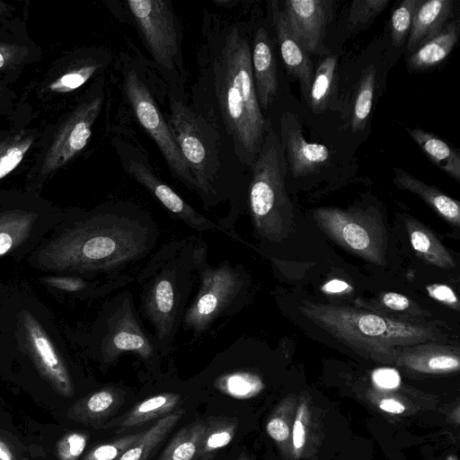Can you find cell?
<instances>
[{
    "mask_svg": "<svg viewBox=\"0 0 460 460\" xmlns=\"http://www.w3.org/2000/svg\"><path fill=\"white\" fill-rule=\"evenodd\" d=\"M376 82V68L369 66L361 77L353 102L350 126L355 131L366 127L372 110Z\"/></svg>",
    "mask_w": 460,
    "mask_h": 460,
    "instance_id": "29",
    "label": "cell"
},
{
    "mask_svg": "<svg viewBox=\"0 0 460 460\" xmlns=\"http://www.w3.org/2000/svg\"><path fill=\"white\" fill-rule=\"evenodd\" d=\"M282 125L287 161L294 177L314 173L329 161V149L323 144L306 141L296 123L288 127L282 121Z\"/></svg>",
    "mask_w": 460,
    "mask_h": 460,
    "instance_id": "16",
    "label": "cell"
},
{
    "mask_svg": "<svg viewBox=\"0 0 460 460\" xmlns=\"http://www.w3.org/2000/svg\"><path fill=\"white\" fill-rule=\"evenodd\" d=\"M346 288H347L346 283L337 281V280L330 282L325 287V288L332 293L341 292L344 289H346Z\"/></svg>",
    "mask_w": 460,
    "mask_h": 460,
    "instance_id": "42",
    "label": "cell"
},
{
    "mask_svg": "<svg viewBox=\"0 0 460 460\" xmlns=\"http://www.w3.org/2000/svg\"><path fill=\"white\" fill-rule=\"evenodd\" d=\"M410 137L428 158L455 181L460 180V154L436 135L420 128H407Z\"/></svg>",
    "mask_w": 460,
    "mask_h": 460,
    "instance_id": "21",
    "label": "cell"
},
{
    "mask_svg": "<svg viewBox=\"0 0 460 460\" xmlns=\"http://www.w3.org/2000/svg\"><path fill=\"white\" fill-rule=\"evenodd\" d=\"M237 422L234 419H220L206 423L205 431L199 445V459L227 446L234 438Z\"/></svg>",
    "mask_w": 460,
    "mask_h": 460,
    "instance_id": "31",
    "label": "cell"
},
{
    "mask_svg": "<svg viewBox=\"0 0 460 460\" xmlns=\"http://www.w3.org/2000/svg\"><path fill=\"white\" fill-rule=\"evenodd\" d=\"M309 410L308 402L301 398L296 408L291 430L293 452L297 457L302 456L310 434L309 424L311 415Z\"/></svg>",
    "mask_w": 460,
    "mask_h": 460,
    "instance_id": "34",
    "label": "cell"
},
{
    "mask_svg": "<svg viewBox=\"0 0 460 460\" xmlns=\"http://www.w3.org/2000/svg\"><path fill=\"white\" fill-rule=\"evenodd\" d=\"M214 3L217 4V5H219L221 7H227L228 4H234V2L231 1V0H227V1H223V0H217V1H214Z\"/></svg>",
    "mask_w": 460,
    "mask_h": 460,
    "instance_id": "44",
    "label": "cell"
},
{
    "mask_svg": "<svg viewBox=\"0 0 460 460\" xmlns=\"http://www.w3.org/2000/svg\"><path fill=\"white\" fill-rule=\"evenodd\" d=\"M271 17L282 60L288 74L298 81L301 93L307 101L314 70L309 54L290 32L282 10L277 2H271Z\"/></svg>",
    "mask_w": 460,
    "mask_h": 460,
    "instance_id": "14",
    "label": "cell"
},
{
    "mask_svg": "<svg viewBox=\"0 0 460 460\" xmlns=\"http://www.w3.org/2000/svg\"><path fill=\"white\" fill-rule=\"evenodd\" d=\"M313 218L318 228L343 249L370 263L386 264L387 232L376 209L323 207L314 210Z\"/></svg>",
    "mask_w": 460,
    "mask_h": 460,
    "instance_id": "8",
    "label": "cell"
},
{
    "mask_svg": "<svg viewBox=\"0 0 460 460\" xmlns=\"http://www.w3.org/2000/svg\"><path fill=\"white\" fill-rule=\"evenodd\" d=\"M196 109L222 131L243 165L252 167L266 134L252 69L251 47L237 22L206 12L199 49Z\"/></svg>",
    "mask_w": 460,
    "mask_h": 460,
    "instance_id": "1",
    "label": "cell"
},
{
    "mask_svg": "<svg viewBox=\"0 0 460 460\" xmlns=\"http://www.w3.org/2000/svg\"><path fill=\"white\" fill-rule=\"evenodd\" d=\"M252 76L261 109H268L278 92L277 66L271 40L264 27H259L251 49Z\"/></svg>",
    "mask_w": 460,
    "mask_h": 460,
    "instance_id": "15",
    "label": "cell"
},
{
    "mask_svg": "<svg viewBox=\"0 0 460 460\" xmlns=\"http://www.w3.org/2000/svg\"><path fill=\"white\" fill-rule=\"evenodd\" d=\"M459 20L448 22L434 38L416 49L407 59L411 71H421L436 66L452 51L459 36Z\"/></svg>",
    "mask_w": 460,
    "mask_h": 460,
    "instance_id": "20",
    "label": "cell"
},
{
    "mask_svg": "<svg viewBox=\"0 0 460 460\" xmlns=\"http://www.w3.org/2000/svg\"><path fill=\"white\" fill-rule=\"evenodd\" d=\"M363 306L385 317L407 323L429 322L425 319L431 315L408 296L392 291L379 294Z\"/></svg>",
    "mask_w": 460,
    "mask_h": 460,
    "instance_id": "22",
    "label": "cell"
},
{
    "mask_svg": "<svg viewBox=\"0 0 460 460\" xmlns=\"http://www.w3.org/2000/svg\"><path fill=\"white\" fill-rule=\"evenodd\" d=\"M338 58L334 55L325 57L314 73L311 87L308 93V105L314 113L325 111L331 97Z\"/></svg>",
    "mask_w": 460,
    "mask_h": 460,
    "instance_id": "28",
    "label": "cell"
},
{
    "mask_svg": "<svg viewBox=\"0 0 460 460\" xmlns=\"http://www.w3.org/2000/svg\"><path fill=\"white\" fill-rule=\"evenodd\" d=\"M94 345L102 361L107 365L116 362L125 353H133L146 363L155 362L161 356L128 289L117 293L105 304L95 327Z\"/></svg>",
    "mask_w": 460,
    "mask_h": 460,
    "instance_id": "7",
    "label": "cell"
},
{
    "mask_svg": "<svg viewBox=\"0 0 460 460\" xmlns=\"http://www.w3.org/2000/svg\"><path fill=\"white\" fill-rule=\"evenodd\" d=\"M390 3V0H355L351 3L348 25L351 30L370 24Z\"/></svg>",
    "mask_w": 460,
    "mask_h": 460,
    "instance_id": "33",
    "label": "cell"
},
{
    "mask_svg": "<svg viewBox=\"0 0 460 460\" xmlns=\"http://www.w3.org/2000/svg\"><path fill=\"white\" fill-rule=\"evenodd\" d=\"M294 401L291 397L282 401L266 423V431L268 435L279 445V447L288 453L291 450V430H292V409Z\"/></svg>",
    "mask_w": 460,
    "mask_h": 460,
    "instance_id": "30",
    "label": "cell"
},
{
    "mask_svg": "<svg viewBox=\"0 0 460 460\" xmlns=\"http://www.w3.org/2000/svg\"><path fill=\"white\" fill-rule=\"evenodd\" d=\"M87 437L82 433H70L58 445V455L61 460H77L83 454Z\"/></svg>",
    "mask_w": 460,
    "mask_h": 460,
    "instance_id": "36",
    "label": "cell"
},
{
    "mask_svg": "<svg viewBox=\"0 0 460 460\" xmlns=\"http://www.w3.org/2000/svg\"><path fill=\"white\" fill-rule=\"evenodd\" d=\"M125 391L117 386L102 388L76 406V414L84 421L101 423L112 416L123 404Z\"/></svg>",
    "mask_w": 460,
    "mask_h": 460,
    "instance_id": "24",
    "label": "cell"
},
{
    "mask_svg": "<svg viewBox=\"0 0 460 460\" xmlns=\"http://www.w3.org/2000/svg\"><path fill=\"white\" fill-rule=\"evenodd\" d=\"M205 428L206 422L197 420L180 429L158 460H198Z\"/></svg>",
    "mask_w": 460,
    "mask_h": 460,
    "instance_id": "27",
    "label": "cell"
},
{
    "mask_svg": "<svg viewBox=\"0 0 460 460\" xmlns=\"http://www.w3.org/2000/svg\"><path fill=\"white\" fill-rule=\"evenodd\" d=\"M115 148L125 172L146 188L174 217L199 232L221 230L196 210L154 172L141 146L115 139Z\"/></svg>",
    "mask_w": 460,
    "mask_h": 460,
    "instance_id": "11",
    "label": "cell"
},
{
    "mask_svg": "<svg viewBox=\"0 0 460 460\" xmlns=\"http://www.w3.org/2000/svg\"><path fill=\"white\" fill-rule=\"evenodd\" d=\"M405 228L415 252L424 261L438 268H456V261L435 234L412 217L404 220Z\"/></svg>",
    "mask_w": 460,
    "mask_h": 460,
    "instance_id": "19",
    "label": "cell"
},
{
    "mask_svg": "<svg viewBox=\"0 0 460 460\" xmlns=\"http://www.w3.org/2000/svg\"><path fill=\"white\" fill-rule=\"evenodd\" d=\"M454 9L452 0H427L418 8L408 34L406 50L412 53L437 36L448 23Z\"/></svg>",
    "mask_w": 460,
    "mask_h": 460,
    "instance_id": "17",
    "label": "cell"
},
{
    "mask_svg": "<svg viewBox=\"0 0 460 460\" xmlns=\"http://www.w3.org/2000/svg\"><path fill=\"white\" fill-rule=\"evenodd\" d=\"M181 400L176 393H162L136 404L111 427L128 429L170 414Z\"/></svg>",
    "mask_w": 460,
    "mask_h": 460,
    "instance_id": "23",
    "label": "cell"
},
{
    "mask_svg": "<svg viewBox=\"0 0 460 460\" xmlns=\"http://www.w3.org/2000/svg\"><path fill=\"white\" fill-rule=\"evenodd\" d=\"M424 0H404L393 12L391 38L394 46L400 47L408 37L413 17Z\"/></svg>",
    "mask_w": 460,
    "mask_h": 460,
    "instance_id": "32",
    "label": "cell"
},
{
    "mask_svg": "<svg viewBox=\"0 0 460 460\" xmlns=\"http://www.w3.org/2000/svg\"><path fill=\"white\" fill-rule=\"evenodd\" d=\"M378 406L383 411L391 414H402L405 411L404 404L394 398H384L378 402Z\"/></svg>",
    "mask_w": 460,
    "mask_h": 460,
    "instance_id": "41",
    "label": "cell"
},
{
    "mask_svg": "<svg viewBox=\"0 0 460 460\" xmlns=\"http://www.w3.org/2000/svg\"><path fill=\"white\" fill-rule=\"evenodd\" d=\"M99 65H89L78 70L67 73L61 76V78L54 85L65 91L74 90L84 84L98 69Z\"/></svg>",
    "mask_w": 460,
    "mask_h": 460,
    "instance_id": "37",
    "label": "cell"
},
{
    "mask_svg": "<svg viewBox=\"0 0 460 460\" xmlns=\"http://www.w3.org/2000/svg\"><path fill=\"white\" fill-rule=\"evenodd\" d=\"M447 460H456V458L455 456H451L447 457Z\"/></svg>",
    "mask_w": 460,
    "mask_h": 460,
    "instance_id": "47",
    "label": "cell"
},
{
    "mask_svg": "<svg viewBox=\"0 0 460 460\" xmlns=\"http://www.w3.org/2000/svg\"><path fill=\"white\" fill-rule=\"evenodd\" d=\"M0 460H13L8 447L0 440Z\"/></svg>",
    "mask_w": 460,
    "mask_h": 460,
    "instance_id": "43",
    "label": "cell"
},
{
    "mask_svg": "<svg viewBox=\"0 0 460 460\" xmlns=\"http://www.w3.org/2000/svg\"><path fill=\"white\" fill-rule=\"evenodd\" d=\"M235 460H252L247 454L242 452Z\"/></svg>",
    "mask_w": 460,
    "mask_h": 460,
    "instance_id": "45",
    "label": "cell"
},
{
    "mask_svg": "<svg viewBox=\"0 0 460 460\" xmlns=\"http://www.w3.org/2000/svg\"><path fill=\"white\" fill-rule=\"evenodd\" d=\"M374 385L383 390H394L400 386L401 376L399 372L392 367H379L371 375Z\"/></svg>",
    "mask_w": 460,
    "mask_h": 460,
    "instance_id": "39",
    "label": "cell"
},
{
    "mask_svg": "<svg viewBox=\"0 0 460 460\" xmlns=\"http://www.w3.org/2000/svg\"><path fill=\"white\" fill-rule=\"evenodd\" d=\"M429 296L441 304L459 311V300L454 290L446 284L435 283L426 288Z\"/></svg>",
    "mask_w": 460,
    "mask_h": 460,
    "instance_id": "38",
    "label": "cell"
},
{
    "mask_svg": "<svg viewBox=\"0 0 460 460\" xmlns=\"http://www.w3.org/2000/svg\"><path fill=\"white\" fill-rule=\"evenodd\" d=\"M283 151L275 132L270 129L251 167L247 208L254 234L264 243L283 242L294 226V208L285 188Z\"/></svg>",
    "mask_w": 460,
    "mask_h": 460,
    "instance_id": "5",
    "label": "cell"
},
{
    "mask_svg": "<svg viewBox=\"0 0 460 460\" xmlns=\"http://www.w3.org/2000/svg\"><path fill=\"white\" fill-rule=\"evenodd\" d=\"M167 123L196 184V192L206 209L227 201L228 214L217 225L236 238L234 226L243 210L237 191L223 178L219 155V132L179 94L168 93Z\"/></svg>",
    "mask_w": 460,
    "mask_h": 460,
    "instance_id": "4",
    "label": "cell"
},
{
    "mask_svg": "<svg viewBox=\"0 0 460 460\" xmlns=\"http://www.w3.org/2000/svg\"><path fill=\"white\" fill-rule=\"evenodd\" d=\"M394 364L423 374L451 373L459 370V349L440 342L400 347Z\"/></svg>",
    "mask_w": 460,
    "mask_h": 460,
    "instance_id": "13",
    "label": "cell"
},
{
    "mask_svg": "<svg viewBox=\"0 0 460 460\" xmlns=\"http://www.w3.org/2000/svg\"><path fill=\"white\" fill-rule=\"evenodd\" d=\"M183 413L184 411L178 410L160 418L153 426L141 433L139 438L118 460H147L181 420Z\"/></svg>",
    "mask_w": 460,
    "mask_h": 460,
    "instance_id": "26",
    "label": "cell"
},
{
    "mask_svg": "<svg viewBox=\"0 0 460 460\" xmlns=\"http://www.w3.org/2000/svg\"><path fill=\"white\" fill-rule=\"evenodd\" d=\"M4 57H3V55L0 53V67L4 65Z\"/></svg>",
    "mask_w": 460,
    "mask_h": 460,
    "instance_id": "46",
    "label": "cell"
},
{
    "mask_svg": "<svg viewBox=\"0 0 460 460\" xmlns=\"http://www.w3.org/2000/svg\"><path fill=\"white\" fill-rule=\"evenodd\" d=\"M393 181L399 189L420 197L449 225L459 227L460 204L456 199L450 198L435 186L423 182L402 168H394Z\"/></svg>",
    "mask_w": 460,
    "mask_h": 460,
    "instance_id": "18",
    "label": "cell"
},
{
    "mask_svg": "<svg viewBox=\"0 0 460 460\" xmlns=\"http://www.w3.org/2000/svg\"><path fill=\"white\" fill-rule=\"evenodd\" d=\"M298 310L340 342L378 362L394 364L400 347L446 340L438 322H401L358 307L307 300Z\"/></svg>",
    "mask_w": 460,
    "mask_h": 460,
    "instance_id": "3",
    "label": "cell"
},
{
    "mask_svg": "<svg viewBox=\"0 0 460 460\" xmlns=\"http://www.w3.org/2000/svg\"><path fill=\"white\" fill-rule=\"evenodd\" d=\"M123 93L143 129L155 141L172 175L196 192L190 171L150 89L131 66L122 68Z\"/></svg>",
    "mask_w": 460,
    "mask_h": 460,
    "instance_id": "10",
    "label": "cell"
},
{
    "mask_svg": "<svg viewBox=\"0 0 460 460\" xmlns=\"http://www.w3.org/2000/svg\"><path fill=\"white\" fill-rule=\"evenodd\" d=\"M213 385L222 394L241 400L255 397L264 389L261 376L246 368H234L220 373L215 377Z\"/></svg>",
    "mask_w": 460,
    "mask_h": 460,
    "instance_id": "25",
    "label": "cell"
},
{
    "mask_svg": "<svg viewBox=\"0 0 460 460\" xmlns=\"http://www.w3.org/2000/svg\"><path fill=\"white\" fill-rule=\"evenodd\" d=\"M199 288L190 302L181 328L198 339L219 320L236 314L248 300L250 277L241 263L228 260L210 265L208 254L197 270Z\"/></svg>",
    "mask_w": 460,
    "mask_h": 460,
    "instance_id": "6",
    "label": "cell"
},
{
    "mask_svg": "<svg viewBox=\"0 0 460 460\" xmlns=\"http://www.w3.org/2000/svg\"><path fill=\"white\" fill-rule=\"evenodd\" d=\"M49 283L62 289L68 291H82L90 286V283L78 277H66L61 279H51Z\"/></svg>",
    "mask_w": 460,
    "mask_h": 460,
    "instance_id": "40",
    "label": "cell"
},
{
    "mask_svg": "<svg viewBox=\"0 0 460 460\" xmlns=\"http://www.w3.org/2000/svg\"><path fill=\"white\" fill-rule=\"evenodd\" d=\"M208 254L205 241L198 236L166 243L135 272L139 286L140 317L154 329V338L162 355L175 344L200 260Z\"/></svg>",
    "mask_w": 460,
    "mask_h": 460,
    "instance_id": "2",
    "label": "cell"
},
{
    "mask_svg": "<svg viewBox=\"0 0 460 460\" xmlns=\"http://www.w3.org/2000/svg\"><path fill=\"white\" fill-rule=\"evenodd\" d=\"M288 29L308 53H314L325 36L332 13L329 0H287L281 8Z\"/></svg>",
    "mask_w": 460,
    "mask_h": 460,
    "instance_id": "12",
    "label": "cell"
},
{
    "mask_svg": "<svg viewBox=\"0 0 460 460\" xmlns=\"http://www.w3.org/2000/svg\"><path fill=\"white\" fill-rule=\"evenodd\" d=\"M125 4L155 65L179 83L184 74L181 32L172 3L130 0Z\"/></svg>",
    "mask_w": 460,
    "mask_h": 460,
    "instance_id": "9",
    "label": "cell"
},
{
    "mask_svg": "<svg viewBox=\"0 0 460 460\" xmlns=\"http://www.w3.org/2000/svg\"><path fill=\"white\" fill-rule=\"evenodd\" d=\"M130 434L94 447L84 460H118L140 437Z\"/></svg>",
    "mask_w": 460,
    "mask_h": 460,
    "instance_id": "35",
    "label": "cell"
}]
</instances>
